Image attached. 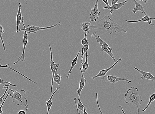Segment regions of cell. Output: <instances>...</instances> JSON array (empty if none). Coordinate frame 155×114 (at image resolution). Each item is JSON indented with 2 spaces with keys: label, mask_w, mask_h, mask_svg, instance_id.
I'll return each mask as SVG.
<instances>
[{
  "label": "cell",
  "mask_w": 155,
  "mask_h": 114,
  "mask_svg": "<svg viewBox=\"0 0 155 114\" xmlns=\"http://www.w3.org/2000/svg\"><path fill=\"white\" fill-rule=\"evenodd\" d=\"M9 64L5 66H3L2 65H0V68H8L14 71V72H16V73H18L19 74L21 75V76H22L23 74L18 72V71L12 68L11 67H9L8 66Z\"/></svg>",
  "instance_id": "28"
},
{
  "label": "cell",
  "mask_w": 155,
  "mask_h": 114,
  "mask_svg": "<svg viewBox=\"0 0 155 114\" xmlns=\"http://www.w3.org/2000/svg\"><path fill=\"white\" fill-rule=\"evenodd\" d=\"M24 1H28V0H24Z\"/></svg>",
  "instance_id": "39"
},
{
  "label": "cell",
  "mask_w": 155,
  "mask_h": 114,
  "mask_svg": "<svg viewBox=\"0 0 155 114\" xmlns=\"http://www.w3.org/2000/svg\"><path fill=\"white\" fill-rule=\"evenodd\" d=\"M102 1L104 2L106 5L107 6L109 7L110 6L109 4V3H108V0H102Z\"/></svg>",
  "instance_id": "34"
},
{
  "label": "cell",
  "mask_w": 155,
  "mask_h": 114,
  "mask_svg": "<svg viewBox=\"0 0 155 114\" xmlns=\"http://www.w3.org/2000/svg\"><path fill=\"white\" fill-rule=\"evenodd\" d=\"M139 1H143V2H144V1H145V0H139Z\"/></svg>",
  "instance_id": "38"
},
{
  "label": "cell",
  "mask_w": 155,
  "mask_h": 114,
  "mask_svg": "<svg viewBox=\"0 0 155 114\" xmlns=\"http://www.w3.org/2000/svg\"><path fill=\"white\" fill-rule=\"evenodd\" d=\"M122 60V58H120L119 59L117 60L116 62H115L113 65H112L111 67L107 69L101 70L98 74L95 76L92 77L91 79L92 80H94L97 78L105 76L107 73L109 72V71L113 69L114 67L118 63L121 62Z\"/></svg>",
  "instance_id": "9"
},
{
  "label": "cell",
  "mask_w": 155,
  "mask_h": 114,
  "mask_svg": "<svg viewBox=\"0 0 155 114\" xmlns=\"http://www.w3.org/2000/svg\"><path fill=\"white\" fill-rule=\"evenodd\" d=\"M11 85L12 87H16L17 85L14 84H9L8 85V86L7 87H3V88L6 89V90L4 93V94L2 96V97H0V106L1 105L2 103V100L3 99H4L5 97V95L6 93V92L8 90V88H9V87L10 85Z\"/></svg>",
  "instance_id": "25"
},
{
  "label": "cell",
  "mask_w": 155,
  "mask_h": 114,
  "mask_svg": "<svg viewBox=\"0 0 155 114\" xmlns=\"http://www.w3.org/2000/svg\"><path fill=\"white\" fill-rule=\"evenodd\" d=\"M60 88V87H57L56 88V90L52 94L51 97H50L48 101H46L45 102L46 103V105L47 107L48 108L47 112V114H49L50 110L51 109V106L53 105L52 99L53 97H54V94H55L57 91L58 90H59V89Z\"/></svg>",
  "instance_id": "16"
},
{
  "label": "cell",
  "mask_w": 155,
  "mask_h": 114,
  "mask_svg": "<svg viewBox=\"0 0 155 114\" xmlns=\"http://www.w3.org/2000/svg\"><path fill=\"white\" fill-rule=\"evenodd\" d=\"M59 67H58L56 69L53 78V81L58 84L59 85L60 84V82L62 77L61 76L60 74H57V71L59 68Z\"/></svg>",
  "instance_id": "20"
},
{
  "label": "cell",
  "mask_w": 155,
  "mask_h": 114,
  "mask_svg": "<svg viewBox=\"0 0 155 114\" xmlns=\"http://www.w3.org/2000/svg\"><path fill=\"white\" fill-rule=\"evenodd\" d=\"M133 1L135 5V8L132 10V12L136 13L137 11H140L142 12L145 16H148L144 10V7L140 3L136 1V0H133Z\"/></svg>",
  "instance_id": "14"
},
{
  "label": "cell",
  "mask_w": 155,
  "mask_h": 114,
  "mask_svg": "<svg viewBox=\"0 0 155 114\" xmlns=\"http://www.w3.org/2000/svg\"><path fill=\"white\" fill-rule=\"evenodd\" d=\"M81 68L80 67V69L81 72V80L80 81L79 88L77 89V92L78 95H81V92L83 89L84 87L85 84L87 82V78H84V73L82 72Z\"/></svg>",
  "instance_id": "13"
},
{
  "label": "cell",
  "mask_w": 155,
  "mask_h": 114,
  "mask_svg": "<svg viewBox=\"0 0 155 114\" xmlns=\"http://www.w3.org/2000/svg\"><path fill=\"white\" fill-rule=\"evenodd\" d=\"M0 44H1V43H0Z\"/></svg>",
  "instance_id": "40"
},
{
  "label": "cell",
  "mask_w": 155,
  "mask_h": 114,
  "mask_svg": "<svg viewBox=\"0 0 155 114\" xmlns=\"http://www.w3.org/2000/svg\"><path fill=\"white\" fill-rule=\"evenodd\" d=\"M121 81H124L127 82L129 83H131V81L125 78L118 77L114 76H111V79L108 82L112 84H116L118 82Z\"/></svg>",
  "instance_id": "17"
},
{
  "label": "cell",
  "mask_w": 155,
  "mask_h": 114,
  "mask_svg": "<svg viewBox=\"0 0 155 114\" xmlns=\"http://www.w3.org/2000/svg\"><path fill=\"white\" fill-rule=\"evenodd\" d=\"M155 100V93H154L152 94H151L150 95V98H149V101L147 105L145 107V108H144L142 110V111L143 112H145L147 109L149 108V107L151 104V103H152L153 101H154Z\"/></svg>",
  "instance_id": "23"
},
{
  "label": "cell",
  "mask_w": 155,
  "mask_h": 114,
  "mask_svg": "<svg viewBox=\"0 0 155 114\" xmlns=\"http://www.w3.org/2000/svg\"><path fill=\"white\" fill-rule=\"evenodd\" d=\"M86 109H87V108H86V106L85 105H84V110L83 114H88L87 112H86Z\"/></svg>",
  "instance_id": "35"
},
{
  "label": "cell",
  "mask_w": 155,
  "mask_h": 114,
  "mask_svg": "<svg viewBox=\"0 0 155 114\" xmlns=\"http://www.w3.org/2000/svg\"><path fill=\"white\" fill-rule=\"evenodd\" d=\"M49 48L50 53V69L52 72V78L51 82V94L53 93V78L56 69L58 67H59L60 65L58 63H55L53 61V53L51 48V45L49 44Z\"/></svg>",
  "instance_id": "8"
},
{
  "label": "cell",
  "mask_w": 155,
  "mask_h": 114,
  "mask_svg": "<svg viewBox=\"0 0 155 114\" xmlns=\"http://www.w3.org/2000/svg\"><path fill=\"white\" fill-rule=\"evenodd\" d=\"M10 94V92H8V94H7V95L6 96L5 98L4 99V100L2 102V104L1 105V106H0V114H1L3 112L2 111V107L4 104V103L5 102L6 100L7 99V98H8V96Z\"/></svg>",
  "instance_id": "29"
},
{
  "label": "cell",
  "mask_w": 155,
  "mask_h": 114,
  "mask_svg": "<svg viewBox=\"0 0 155 114\" xmlns=\"http://www.w3.org/2000/svg\"><path fill=\"white\" fill-rule=\"evenodd\" d=\"M5 32V30L4 28H3L1 25L0 24V39H1V40L2 42L3 49H4L5 51V52L6 51V49L5 47V45L4 41H3L2 36V34L4 33Z\"/></svg>",
  "instance_id": "24"
},
{
  "label": "cell",
  "mask_w": 155,
  "mask_h": 114,
  "mask_svg": "<svg viewBox=\"0 0 155 114\" xmlns=\"http://www.w3.org/2000/svg\"><path fill=\"white\" fill-rule=\"evenodd\" d=\"M91 36L92 37L95 38L96 39L97 42L99 43L102 48V51L105 52L107 54L109 55L113 59L114 63L116 62V59H115L114 55L112 52L113 49L110 48L109 45L100 38L99 36L96 34V33H92L91 34Z\"/></svg>",
  "instance_id": "4"
},
{
  "label": "cell",
  "mask_w": 155,
  "mask_h": 114,
  "mask_svg": "<svg viewBox=\"0 0 155 114\" xmlns=\"http://www.w3.org/2000/svg\"><path fill=\"white\" fill-rule=\"evenodd\" d=\"M88 43L86 44L83 47L82 49L81 50V63L82 65L83 64V59L84 55L85 53L89 49V46L88 45Z\"/></svg>",
  "instance_id": "22"
},
{
  "label": "cell",
  "mask_w": 155,
  "mask_h": 114,
  "mask_svg": "<svg viewBox=\"0 0 155 114\" xmlns=\"http://www.w3.org/2000/svg\"><path fill=\"white\" fill-rule=\"evenodd\" d=\"M0 84L3 85V87H7L8 86V84H12L11 81L8 82L3 81L1 79V78H0Z\"/></svg>",
  "instance_id": "27"
},
{
  "label": "cell",
  "mask_w": 155,
  "mask_h": 114,
  "mask_svg": "<svg viewBox=\"0 0 155 114\" xmlns=\"http://www.w3.org/2000/svg\"><path fill=\"white\" fill-rule=\"evenodd\" d=\"M81 95H78V102L77 103V108L79 110L83 112L84 110V105L83 104L80 99Z\"/></svg>",
  "instance_id": "26"
},
{
  "label": "cell",
  "mask_w": 155,
  "mask_h": 114,
  "mask_svg": "<svg viewBox=\"0 0 155 114\" xmlns=\"http://www.w3.org/2000/svg\"><path fill=\"white\" fill-rule=\"evenodd\" d=\"M148 1H150V0H145V1H144V2L145 3H146Z\"/></svg>",
  "instance_id": "37"
},
{
  "label": "cell",
  "mask_w": 155,
  "mask_h": 114,
  "mask_svg": "<svg viewBox=\"0 0 155 114\" xmlns=\"http://www.w3.org/2000/svg\"><path fill=\"white\" fill-rule=\"evenodd\" d=\"M89 27L91 29L105 30L110 34L122 32L127 33V31L112 20L109 15L105 16L101 19L97 21L94 25H90Z\"/></svg>",
  "instance_id": "1"
},
{
  "label": "cell",
  "mask_w": 155,
  "mask_h": 114,
  "mask_svg": "<svg viewBox=\"0 0 155 114\" xmlns=\"http://www.w3.org/2000/svg\"><path fill=\"white\" fill-rule=\"evenodd\" d=\"M77 98H74V101L75 102L76 107L77 110V114H81V113H80V110H79L77 108Z\"/></svg>",
  "instance_id": "31"
},
{
  "label": "cell",
  "mask_w": 155,
  "mask_h": 114,
  "mask_svg": "<svg viewBox=\"0 0 155 114\" xmlns=\"http://www.w3.org/2000/svg\"><path fill=\"white\" fill-rule=\"evenodd\" d=\"M91 25L89 22H84L82 23L80 25L81 30L84 32L87 33H89L90 30H91L89 26Z\"/></svg>",
  "instance_id": "19"
},
{
  "label": "cell",
  "mask_w": 155,
  "mask_h": 114,
  "mask_svg": "<svg viewBox=\"0 0 155 114\" xmlns=\"http://www.w3.org/2000/svg\"><path fill=\"white\" fill-rule=\"evenodd\" d=\"M88 55L87 52H86L85 60V62L83 64L82 71L84 73H85L86 70H87L89 67V65L88 62Z\"/></svg>",
  "instance_id": "21"
},
{
  "label": "cell",
  "mask_w": 155,
  "mask_h": 114,
  "mask_svg": "<svg viewBox=\"0 0 155 114\" xmlns=\"http://www.w3.org/2000/svg\"><path fill=\"white\" fill-rule=\"evenodd\" d=\"M24 31V33L23 34V49L22 54H21V56L19 57L18 59L16 62H14L13 63V65H15L17 63L19 62H25V49H26V46L28 44V33L27 32L23 29H19L18 33L21 31Z\"/></svg>",
  "instance_id": "6"
},
{
  "label": "cell",
  "mask_w": 155,
  "mask_h": 114,
  "mask_svg": "<svg viewBox=\"0 0 155 114\" xmlns=\"http://www.w3.org/2000/svg\"><path fill=\"white\" fill-rule=\"evenodd\" d=\"M81 51H79L77 53L76 56L75 57V58L73 59V61L72 62L71 66L70 67V70L68 72L67 76L66 77L67 79H69V77L70 74H71L72 70H73L74 67L77 65L78 62V59L79 55L80 52Z\"/></svg>",
  "instance_id": "18"
},
{
  "label": "cell",
  "mask_w": 155,
  "mask_h": 114,
  "mask_svg": "<svg viewBox=\"0 0 155 114\" xmlns=\"http://www.w3.org/2000/svg\"><path fill=\"white\" fill-rule=\"evenodd\" d=\"M8 90L12 92L9 95L12 98L13 102L14 104L17 106H25L26 109L28 110V100L25 96L26 94V91L23 90H14L9 88H8Z\"/></svg>",
  "instance_id": "3"
},
{
  "label": "cell",
  "mask_w": 155,
  "mask_h": 114,
  "mask_svg": "<svg viewBox=\"0 0 155 114\" xmlns=\"http://www.w3.org/2000/svg\"><path fill=\"white\" fill-rule=\"evenodd\" d=\"M24 17H22L21 22L22 23L24 27V29L28 33H36L39 30L51 29V28H53L55 27L59 26H60L61 24L60 22H58L55 25H54L45 27H39L35 26H30L29 25H28V27L26 28V27L25 26L24 24Z\"/></svg>",
  "instance_id": "5"
},
{
  "label": "cell",
  "mask_w": 155,
  "mask_h": 114,
  "mask_svg": "<svg viewBox=\"0 0 155 114\" xmlns=\"http://www.w3.org/2000/svg\"><path fill=\"white\" fill-rule=\"evenodd\" d=\"M138 88L131 87L128 89L125 94L124 102L125 104L130 103V106L133 105L137 108L138 114H139L140 105L143 102Z\"/></svg>",
  "instance_id": "2"
},
{
  "label": "cell",
  "mask_w": 155,
  "mask_h": 114,
  "mask_svg": "<svg viewBox=\"0 0 155 114\" xmlns=\"http://www.w3.org/2000/svg\"><path fill=\"white\" fill-rule=\"evenodd\" d=\"M134 68L136 70L138 71L139 73L142 74V76L140 77V79L143 80L146 79L153 81H155V77L153 76L150 73L144 72V71L140 70L136 67H134Z\"/></svg>",
  "instance_id": "11"
},
{
  "label": "cell",
  "mask_w": 155,
  "mask_h": 114,
  "mask_svg": "<svg viewBox=\"0 0 155 114\" xmlns=\"http://www.w3.org/2000/svg\"><path fill=\"white\" fill-rule=\"evenodd\" d=\"M96 102H97V106H98V108L99 109V111L101 113V114H104L101 111V110L100 108V106L99 105L98 100V93H96Z\"/></svg>",
  "instance_id": "30"
},
{
  "label": "cell",
  "mask_w": 155,
  "mask_h": 114,
  "mask_svg": "<svg viewBox=\"0 0 155 114\" xmlns=\"http://www.w3.org/2000/svg\"><path fill=\"white\" fill-rule=\"evenodd\" d=\"M155 20V18H151L149 16H145L143 17L142 19L138 20L136 21H130L126 20V22L129 23H138L140 22H144L148 23L149 24L152 26H154V24H153L152 21Z\"/></svg>",
  "instance_id": "12"
},
{
  "label": "cell",
  "mask_w": 155,
  "mask_h": 114,
  "mask_svg": "<svg viewBox=\"0 0 155 114\" xmlns=\"http://www.w3.org/2000/svg\"><path fill=\"white\" fill-rule=\"evenodd\" d=\"M21 3H19V4L18 9V12L16 16V33H18L19 27L21 22V19H22V14L21 13Z\"/></svg>",
  "instance_id": "15"
},
{
  "label": "cell",
  "mask_w": 155,
  "mask_h": 114,
  "mask_svg": "<svg viewBox=\"0 0 155 114\" xmlns=\"http://www.w3.org/2000/svg\"><path fill=\"white\" fill-rule=\"evenodd\" d=\"M99 0H96L95 5L91 10L89 15L91 21L89 22L91 24L93 22H96L98 20L100 15V12L98 8Z\"/></svg>",
  "instance_id": "7"
},
{
  "label": "cell",
  "mask_w": 155,
  "mask_h": 114,
  "mask_svg": "<svg viewBox=\"0 0 155 114\" xmlns=\"http://www.w3.org/2000/svg\"><path fill=\"white\" fill-rule=\"evenodd\" d=\"M28 110L26 109L25 110H21L18 113V114H26V112Z\"/></svg>",
  "instance_id": "32"
},
{
  "label": "cell",
  "mask_w": 155,
  "mask_h": 114,
  "mask_svg": "<svg viewBox=\"0 0 155 114\" xmlns=\"http://www.w3.org/2000/svg\"><path fill=\"white\" fill-rule=\"evenodd\" d=\"M119 0H111V6L116 4L118 2Z\"/></svg>",
  "instance_id": "33"
},
{
  "label": "cell",
  "mask_w": 155,
  "mask_h": 114,
  "mask_svg": "<svg viewBox=\"0 0 155 114\" xmlns=\"http://www.w3.org/2000/svg\"><path fill=\"white\" fill-rule=\"evenodd\" d=\"M128 0H125L122 2L117 3L112 6L109 7L105 6L103 8L104 9H107L110 10V13L111 15L115 11L118 10L120 9L126 3L128 2Z\"/></svg>",
  "instance_id": "10"
},
{
  "label": "cell",
  "mask_w": 155,
  "mask_h": 114,
  "mask_svg": "<svg viewBox=\"0 0 155 114\" xmlns=\"http://www.w3.org/2000/svg\"><path fill=\"white\" fill-rule=\"evenodd\" d=\"M119 107L121 109V111L122 113H123V114H126L122 106H119Z\"/></svg>",
  "instance_id": "36"
}]
</instances>
